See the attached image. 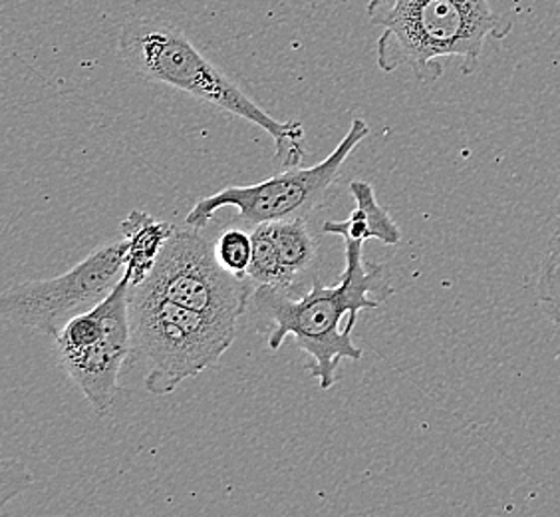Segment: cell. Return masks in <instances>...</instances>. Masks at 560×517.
Listing matches in <instances>:
<instances>
[{
    "label": "cell",
    "mask_w": 560,
    "mask_h": 517,
    "mask_svg": "<svg viewBox=\"0 0 560 517\" xmlns=\"http://www.w3.org/2000/svg\"><path fill=\"white\" fill-rule=\"evenodd\" d=\"M346 265L336 287L314 279L308 291L294 297L280 287H259L250 297L260 333L270 351H279L292 336L311 358L306 365L320 390L338 382L342 360H362L364 351L354 343L355 324L362 311L380 309L396 292L386 265L364 261V241L345 239Z\"/></svg>",
    "instance_id": "1"
},
{
    "label": "cell",
    "mask_w": 560,
    "mask_h": 517,
    "mask_svg": "<svg viewBox=\"0 0 560 517\" xmlns=\"http://www.w3.org/2000/svg\"><path fill=\"white\" fill-rule=\"evenodd\" d=\"M366 14L382 28L377 68L408 66L421 84L442 78L443 58H462V72L474 74L487 38L509 33L489 0H370Z\"/></svg>",
    "instance_id": "2"
},
{
    "label": "cell",
    "mask_w": 560,
    "mask_h": 517,
    "mask_svg": "<svg viewBox=\"0 0 560 517\" xmlns=\"http://www.w3.org/2000/svg\"><path fill=\"white\" fill-rule=\"evenodd\" d=\"M118 53L136 74L172 87L213 108L245 119L275 141L282 168H296L306 158L301 122H279L226 78L179 26L160 19H131L119 33Z\"/></svg>",
    "instance_id": "3"
},
{
    "label": "cell",
    "mask_w": 560,
    "mask_h": 517,
    "mask_svg": "<svg viewBox=\"0 0 560 517\" xmlns=\"http://www.w3.org/2000/svg\"><path fill=\"white\" fill-rule=\"evenodd\" d=\"M130 365L148 367L143 384L153 397H167L187 378L215 367L237 336V324L195 313L138 285L130 289Z\"/></svg>",
    "instance_id": "4"
},
{
    "label": "cell",
    "mask_w": 560,
    "mask_h": 517,
    "mask_svg": "<svg viewBox=\"0 0 560 517\" xmlns=\"http://www.w3.org/2000/svg\"><path fill=\"white\" fill-rule=\"evenodd\" d=\"M368 136L370 126L364 119L354 118L342 141L323 162L313 168H287L259 184L223 187L199 199L185 217V226L207 229L209 221L225 207L237 209L231 223L248 229L260 223L311 217L326 204L346 160Z\"/></svg>",
    "instance_id": "5"
},
{
    "label": "cell",
    "mask_w": 560,
    "mask_h": 517,
    "mask_svg": "<svg viewBox=\"0 0 560 517\" xmlns=\"http://www.w3.org/2000/svg\"><path fill=\"white\" fill-rule=\"evenodd\" d=\"M131 275L92 311L78 314L56 336L58 363L100 416L114 409L119 375L131 358Z\"/></svg>",
    "instance_id": "6"
},
{
    "label": "cell",
    "mask_w": 560,
    "mask_h": 517,
    "mask_svg": "<svg viewBox=\"0 0 560 517\" xmlns=\"http://www.w3.org/2000/svg\"><path fill=\"white\" fill-rule=\"evenodd\" d=\"M128 258L130 239L121 233L58 277L24 280L7 289L0 297V313L11 323L56 338L72 319L92 311L118 287Z\"/></svg>",
    "instance_id": "7"
},
{
    "label": "cell",
    "mask_w": 560,
    "mask_h": 517,
    "mask_svg": "<svg viewBox=\"0 0 560 517\" xmlns=\"http://www.w3.org/2000/svg\"><path fill=\"white\" fill-rule=\"evenodd\" d=\"M136 285L195 313L231 324L247 313L255 292L247 279L221 267L215 239L209 238L206 229L189 226L173 229L150 273Z\"/></svg>",
    "instance_id": "8"
},
{
    "label": "cell",
    "mask_w": 560,
    "mask_h": 517,
    "mask_svg": "<svg viewBox=\"0 0 560 517\" xmlns=\"http://www.w3.org/2000/svg\"><path fill=\"white\" fill-rule=\"evenodd\" d=\"M311 217H296L269 223L275 245L279 249L280 265L287 277V291L299 297L308 283L318 277L320 235L314 231Z\"/></svg>",
    "instance_id": "9"
},
{
    "label": "cell",
    "mask_w": 560,
    "mask_h": 517,
    "mask_svg": "<svg viewBox=\"0 0 560 517\" xmlns=\"http://www.w3.org/2000/svg\"><path fill=\"white\" fill-rule=\"evenodd\" d=\"M350 195L354 197V211L345 221H324L323 233L342 239H358L364 243L368 239H376L388 248H396L401 241V231L388 211L377 204L372 184L352 182Z\"/></svg>",
    "instance_id": "10"
},
{
    "label": "cell",
    "mask_w": 560,
    "mask_h": 517,
    "mask_svg": "<svg viewBox=\"0 0 560 517\" xmlns=\"http://www.w3.org/2000/svg\"><path fill=\"white\" fill-rule=\"evenodd\" d=\"M175 227L153 219L150 214L131 211L119 226V231L130 239V258H128V273L131 283H140L150 273L155 258L160 255L165 241L172 238Z\"/></svg>",
    "instance_id": "11"
},
{
    "label": "cell",
    "mask_w": 560,
    "mask_h": 517,
    "mask_svg": "<svg viewBox=\"0 0 560 517\" xmlns=\"http://www.w3.org/2000/svg\"><path fill=\"white\" fill-rule=\"evenodd\" d=\"M253 235V258L248 265V285L255 289L259 287H280L287 289V277L280 265L279 249L270 233L269 223L250 227Z\"/></svg>",
    "instance_id": "12"
},
{
    "label": "cell",
    "mask_w": 560,
    "mask_h": 517,
    "mask_svg": "<svg viewBox=\"0 0 560 517\" xmlns=\"http://www.w3.org/2000/svg\"><path fill=\"white\" fill-rule=\"evenodd\" d=\"M215 255L223 269L233 273L235 277L245 279L250 258H253L250 229L229 221L225 229L217 235Z\"/></svg>",
    "instance_id": "13"
},
{
    "label": "cell",
    "mask_w": 560,
    "mask_h": 517,
    "mask_svg": "<svg viewBox=\"0 0 560 517\" xmlns=\"http://www.w3.org/2000/svg\"><path fill=\"white\" fill-rule=\"evenodd\" d=\"M540 309L550 323L560 326V227L550 239L549 249L542 257L539 287Z\"/></svg>",
    "instance_id": "14"
},
{
    "label": "cell",
    "mask_w": 560,
    "mask_h": 517,
    "mask_svg": "<svg viewBox=\"0 0 560 517\" xmlns=\"http://www.w3.org/2000/svg\"><path fill=\"white\" fill-rule=\"evenodd\" d=\"M0 507L7 506L12 497L21 496L28 487H33V472L16 460L4 458L0 463Z\"/></svg>",
    "instance_id": "15"
}]
</instances>
